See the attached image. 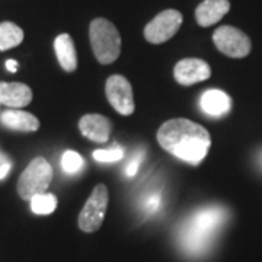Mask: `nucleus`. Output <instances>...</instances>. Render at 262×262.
Segmentation results:
<instances>
[{"label": "nucleus", "mask_w": 262, "mask_h": 262, "mask_svg": "<svg viewBox=\"0 0 262 262\" xmlns=\"http://www.w3.org/2000/svg\"><path fill=\"white\" fill-rule=\"evenodd\" d=\"M158 141L163 149L189 165H200L211 146L208 131L185 118L169 120L158 131Z\"/></svg>", "instance_id": "obj_1"}, {"label": "nucleus", "mask_w": 262, "mask_h": 262, "mask_svg": "<svg viewBox=\"0 0 262 262\" xmlns=\"http://www.w3.org/2000/svg\"><path fill=\"white\" fill-rule=\"evenodd\" d=\"M225 219V210L222 207H207L196 211L182 232L184 245L194 252L204 248Z\"/></svg>", "instance_id": "obj_2"}, {"label": "nucleus", "mask_w": 262, "mask_h": 262, "mask_svg": "<svg viewBox=\"0 0 262 262\" xmlns=\"http://www.w3.org/2000/svg\"><path fill=\"white\" fill-rule=\"evenodd\" d=\"M89 38L95 57L101 64H111L120 57L121 37L108 19H94L89 27Z\"/></svg>", "instance_id": "obj_3"}, {"label": "nucleus", "mask_w": 262, "mask_h": 262, "mask_svg": "<svg viewBox=\"0 0 262 262\" xmlns=\"http://www.w3.org/2000/svg\"><path fill=\"white\" fill-rule=\"evenodd\" d=\"M53 181V168L44 158H37L22 172L18 181V194L22 200L34 198L47 192Z\"/></svg>", "instance_id": "obj_4"}, {"label": "nucleus", "mask_w": 262, "mask_h": 262, "mask_svg": "<svg viewBox=\"0 0 262 262\" xmlns=\"http://www.w3.org/2000/svg\"><path fill=\"white\" fill-rule=\"evenodd\" d=\"M108 189L103 184H98L88 198L86 204L79 214L77 225L84 233H94L103 223L108 208Z\"/></svg>", "instance_id": "obj_5"}, {"label": "nucleus", "mask_w": 262, "mask_h": 262, "mask_svg": "<svg viewBox=\"0 0 262 262\" xmlns=\"http://www.w3.org/2000/svg\"><path fill=\"white\" fill-rule=\"evenodd\" d=\"M214 46L220 53L232 58H244L251 53V39L241 29L223 25L213 34Z\"/></svg>", "instance_id": "obj_6"}, {"label": "nucleus", "mask_w": 262, "mask_h": 262, "mask_svg": "<svg viewBox=\"0 0 262 262\" xmlns=\"http://www.w3.org/2000/svg\"><path fill=\"white\" fill-rule=\"evenodd\" d=\"M182 13L175 9H166L151 19L144 28V38L150 44H162L173 37L182 25Z\"/></svg>", "instance_id": "obj_7"}, {"label": "nucleus", "mask_w": 262, "mask_h": 262, "mask_svg": "<svg viewBox=\"0 0 262 262\" xmlns=\"http://www.w3.org/2000/svg\"><path fill=\"white\" fill-rule=\"evenodd\" d=\"M105 94L114 110L121 115H131L134 113L136 103L133 96L130 82L121 75L108 77L105 84Z\"/></svg>", "instance_id": "obj_8"}, {"label": "nucleus", "mask_w": 262, "mask_h": 262, "mask_svg": "<svg viewBox=\"0 0 262 262\" xmlns=\"http://www.w3.org/2000/svg\"><path fill=\"white\" fill-rule=\"evenodd\" d=\"M173 76L179 84L191 86L207 80L211 76V69L201 58H184L175 66Z\"/></svg>", "instance_id": "obj_9"}, {"label": "nucleus", "mask_w": 262, "mask_h": 262, "mask_svg": "<svg viewBox=\"0 0 262 262\" xmlns=\"http://www.w3.org/2000/svg\"><path fill=\"white\" fill-rule=\"evenodd\" d=\"M111 121L99 114H86L79 121V130L86 139L95 143H105L111 136Z\"/></svg>", "instance_id": "obj_10"}, {"label": "nucleus", "mask_w": 262, "mask_h": 262, "mask_svg": "<svg viewBox=\"0 0 262 262\" xmlns=\"http://www.w3.org/2000/svg\"><path fill=\"white\" fill-rule=\"evenodd\" d=\"M32 101L31 88L16 82H0V105H6L12 110H19Z\"/></svg>", "instance_id": "obj_11"}, {"label": "nucleus", "mask_w": 262, "mask_h": 262, "mask_svg": "<svg viewBox=\"0 0 262 262\" xmlns=\"http://www.w3.org/2000/svg\"><path fill=\"white\" fill-rule=\"evenodd\" d=\"M230 10L229 0H204L195 9L196 24L200 27H211Z\"/></svg>", "instance_id": "obj_12"}, {"label": "nucleus", "mask_w": 262, "mask_h": 262, "mask_svg": "<svg viewBox=\"0 0 262 262\" xmlns=\"http://www.w3.org/2000/svg\"><path fill=\"white\" fill-rule=\"evenodd\" d=\"M200 106L210 117H225L232 110V99L223 91L210 89L201 95Z\"/></svg>", "instance_id": "obj_13"}, {"label": "nucleus", "mask_w": 262, "mask_h": 262, "mask_svg": "<svg viewBox=\"0 0 262 262\" xmlns=\"http://www.w3.org/2000/svg\"><path fill=\"white\" fill-rule=\"evenodd\" d=\"M0 122L9 128L15 131H37L39 128V121L35 115L20 111V110H8L0 114Z\"/></svg>", "instance_id": "obj_14"}, {"label": "nucleus", "mask_w": 262, "mask_h": 262, "mask_svg": "<svg viewBox=\"0 0 262 262\" xmlns=\"http://www.w3.org/2000/svg\"><path fill=\"white\" fill-rule=\"evenodd\" d=\"M54 51L63 70L69 73L75 72L77 69V54H76L75 42L69 34H60L54 39Z\"/></svg>", "instance_id": "obj_15"}, {"label": "nucleus", "mask_w": 262, "mask_h": 262, "mask_svg": "<svg viewBox=\"0 0 262 262\" xmlns=\"http://www.w3.org/2000/svg\"><path fill=\"white\" fill-rule=\"evenodd\" d=\"M24 41V31L13 22L0 24V51L18 47Z\"/></svg>", "instance_id": "obj_16"}, {"label": "nucleus", "mask_w": 262, "mask_h": 262, "mask_svg": "<svg viewBox=\"0 0 262 262\" xmlns=\"http://www.w3.org/2000/svg\"><path fill=\"white\" fill-rule=\"evenodd\" d=\"M57 208V198L53 194H39L35 195L34 198H31V210L32 213L39 215L51 214Z\"/></svg>", "instance_id": "obj_17"}, {"label": "nucleus", "mask_w": 262, "mask_h": 262, "mask_svg": "<svg viewBox=\"0 0 262 262\" xmlns=\"http://www.w3.org/2000/svg\"><path fill=\"white\" fill-rule=\"evenodd\" d=\"M83 165V158L79 153H76L75 150H66L61 156V168L69 175H73V173H77L79 170H82Z\"/></svg>", "instance_id": "obj_18"}, {"label": "nucleus", "mask_w": 262, "mask_h": 262, "mask_svg": "<svg viewBox=\"0 0 262 262\" xmlns=\"http://www.w3.org/2000/svg\"><path fill=\"white\" fill-rule=\"evenodd\" d=\"M124 158V150L120 144H114L108 149H98L94 151V159L99 163H114Z\"/></svg>", "instance_id": "obj_19"}, {"label": "nucleus", "mask_w": 262, "mask_h": 262, "mask_svg": "<svg viewBox=\"0 0 262 262\" xmlns=\"http://www.w3.org/2000/svg\"><path fill=\"white\" fill-rule=\"evenodd\" d=\"M160 204H162V198H160L159 194H151L144 200L143 210L146 211V214H153L159 210Z\"/></svg>", "instance_id": "obj_20"}, {"label": "nucleus", "mask_w": 262, "mask_h": 262, "mask_svg": "<svg viewBox=\"0 0 262 262\" xmlns=\"http://www.w3.org/2000/svg\"><path fill=\"white\" fill-rule=\"evenodd\" d=\"M141 160H143L141 156H136L134 159L131 160L130 165L125 168V175H127V177L133 178V177H136V175H137V172H139V169H140Z\"/></svg>", "instance_id": "obj_21"}, {"label": "nucleus", "mask_w": 262, "mask_h": 262, "mask_svg": "<svg viewBox=\"0 0 262 262\" xmlns=\"http://www.w3.org/2000/svg\"><path fill=\"white\" fill-rule=\"evenodd\" d=\"M10 169H12V163H10V162L0 165V181L8 177V173H9Z\"/></svg>", "instance_id": "obj_22"}, {"label": "nucleus", "mask_w": 262, "mask_h": 262, "mask_svg": "<svg viewBox=\"0 0 262 262\" xmlns=\"http://www.w3.org/2000/svg\"><path fill=\"white\" fill-rule=\"evenodd\" d=\"M18 61H15V60H8L6 61V69L9 70L10 73H16L18 72Z\"/></svg>", "instance_id": "obj_23"}, {"label": "nucleus", "mask_w": 262, "mask_h": 262, "mask_svg": "<svg viewBox=\"0 0 262 262\" xmlns=\"http://www.w3.org/2000/svg\"><path fill=\"white\" fill-rule=\"evenodd\" d=\"M8 162H10V160L8 159V156H6V155H3V153L0 151V165H3V163H8Z\"/></svg>", "instance_id": "obj_24"}, {"label": "nucleus", "mask_w": 262, "mask_h": 262, "mask_svg": "<svg viewBox=\"0 0 262 262\" xmlns=\"http://www.w3.org/2000/svg\"><path fill=\"white\" fill-rule=\"evenodd\" d=\"M258 163H259V165L262 166V151L259 153V156H258Z\"/></svg>", "instance_id": "obj_25"}]
</instances>
